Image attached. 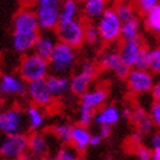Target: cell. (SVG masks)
<instances>
[{
	"label": "cell",
	"instance_id": "cell-1",
	"mask_svg": "<svg viewBox=\"0 0 160 160\" xmlns=\"http://www.w3.org/2000/svg\"><path fill=\"white\" fill-rule=\"evenodd\" d=\"M47 61H48V67L52 73L67 76L76 67L77 48L62 42H58Z\"/></svg>",
	"mask_w": 160,
	"mask_h": 160
},
{
	"label": "cell",
	"instance_id": "cell-2",
	"mask_svg": "<svg viewBox=\"0 0 160 160\" xmlns=\"http://www.w3.org/2000/svg\"><path fill=\"white\" fill-rule=\"evenodd\" d=\"M50 73V67L47 59L37 55L35 52H28L23 55L18 65V76L25 81L31 82L37 79L46 78Z\"/></svg>",
	"mask_w": 160,
	"mask_h": 160
},
{
	"label": "cell",
	"instance_id": "cell-3",
	"mask_svg": "<svg viewBox=\"0 0 160 160\" xmlns=\"http://www.w3.org/2000/svg\"><path fill=\"white\" fill-rule=\"evenodd\" d=\"M60 0H35L33 9L38 20L39 30H53L59 23Z\"/></svg>",
	"mask_w": 160,
	"mask_h": 160
},
{
	"label": "cell",
	"instance_id": "cell-4",
	"mask_svg": "<svg viewBox=\"0 0 160 160\" xmlns=\"http://www.w3.org/2000/svg\"><path fill=\"white\" fill-rule=\"evenodd\" d=\"M97 21L100 41L106 43H115L118 41L122 22L118 18L115 8H107Z\"/></svg>",
	"mask_w": 160,
	"mask_h": 160
},
{
	"label": "cell",
	"instance_id": "cell-5",
	"mask_svg": "<svg viewBox=\"0 0 160 160\" xmlns=\"http://www.w3.org/2000/svg\"><path fill=\"white\" fill-rule=\"evenodd\" d=\"M83 25L82 21L74 20L68 22H59L55 30V34L58 37V41L65 44H69L74 48H79L85 39H83Z\"/></svg>",
	"mask_w": 160,
	"mask_h": 160
},
{
	"label": "cell",
	"instance_id": "cell-6",
	"mask_svg": "<svg viewBox=\"0 0 160 160\" xmlns=\"http://www.w3.org/2000/svg\"><path fill=\"white\" fill-rule=\"evenodd\" d=\"M28 130L25 112L18 107H11L0 111V132L4 135L25 133Z\"/></svg>",
	"mask_w": 160,
	"mask_h": 160
},
{
	"label": "cell",
	"instance_id": "cell-7",
	"mask_svg": "<svg viewBox=\"0 0 160 160\" xmlns=\"http://www.w3.org/2000/svg\"><path fill=\"white\" fill-rule=\"evenodd\" d=\"M28 152V135L25 133L8 134L0 142V155L5 159H21Z\"/></svg>",
	"mask_w": 160,
	"mask_h": 160
},
{
	"label": "cell",
	"instance_id": "cell-8",
	"mask_svg": "<svg viewBox=\"0 0 160 160\" xmlns=\"http://www.w3.org/2000/svg\"><path fill=\"white\" fill-rule=\"evenodd\" d=\"M154 73H151L148 69H139V68H130L129 73L125 77L129 90L135 95H142L150 92L154 82Z\"/></svg>",
	"mask_w": 160,
	"mask_h": 160
},
{
	"label": "cell",
	"instance_id": "cell-9",
	"mask_svg": "<svg viewBox=\"0 0 160 160\" xmlns=\"http://www.w3.org/2000/svg\"><path fill=\"white\" fill-rule=\"evenodd\" d=\"M26 94L29 99L33 102V104H37L39 107L48 108L55 103V98L46 83V79H37L26 83Z\"/></svg>",
	"mask_w": 160,
	"mask_h": 160
},
{
	"label": "cell",
	"instance_id": "cell-10",
	"mask_svg": "<svg viewBox=\"0 0 160 160\" xmlns=\"http://www.w3.org/2000/svg\"><path fill=\"white\" fill-rule=\"evenodd\" d=\"M99 67L103 69H107L112 73H115V76L120 79H125V77L129 73V67H126L124 61L120 58L118 50H107L104 51L100 58H99Z\"/></svg>",
	"mask_w": 160,
	"mask_h": 160
},
{
	"label": "cell",
	"instance_id": "cell-11",
	"mask_svg": "<svg viewBox=\"0 0 160 160\" xmlns=\"http://www.w3.org/2000/svg\"><path fill=\"white\" fill-rule=\"evenodd\" d=\"M13 31H39L38 20L31 5H23V8L16 13L13 18Z\"/></svg>",
	"mask_w": 160,
	"mask_h": 160
},
{
	"label": "cell",
	"instance_id": "cell-12",
	"mask_svg": "<svg viewBox=\"0 0 160 160\" xmlns=\"http://www.w3.org/2000/svg\"><path fill=\"white\" fill-rule=\"evenodd\" d=\"M0 92L7 97H23L26 94V82L12 73L0 77Z\"/></svg>",
	"mask_w": 160,
	"mask_h": 160
},
{
	"label": "cell",
	"instance_id": "cell-13",
	"mask_svg": "<svg viewBox=\"0 0 160 160\" xmlns=\"http://www.w3.org/2000/svg\"><path fill=\"white\" fill-rule=\"evenodd\" d=\"M58 42L59 41L55 34V30H42V33L38 31L33 52H35L37 55L42 56L44 59H48Z\"/></svg>",
	"mask_w": 160,
	"mask_h": 160
},
{
	"label": "cell",
	"instance_id": "cell-14",
	"mask_svg": "<svg viewBox=\"0 0 160 160\" xmlns=\"http://www.w3.org/2000/svg\"><path fill=\"white\" fill-rule=\"evenodd\" d=\"M50 151L48 138L41 132H33V134L28 137V154L33 156V159L44 158Z\"/></svg>",
	"mask_w": 160,
	"mask_h": 160
},
{
	"label": "cell",
	"instance_id": "cell-15",
	"mask_svg": "<svg viewBox=\"0 0 160 160\" xmlns=\"http://www.w3.org/2000/svg\"><path fill=\"white\" fill-rule=\"evenodd\" d=\"M142 42L141 39H126V41H122L121 46L118 48V53L120 58L124 61V64L126 67L133 68L135 61H137V58L142 50Z\"/></svg>",
	"mask_w": 160,
	"mask_h": 160
},
{
	"label": "cell",
	"instance_id": "cell-16",
	"mask_svg": "<svg viewBox=\"0 0 160 160\" xmlns=\"http://www.w3.org/2000/svg\"><path fill=\"white\" fill-rule=\"evenodd\" d=\"M37 35L38 31H13L12 44L14 51L21 55L31 52L34 48Z\"/></svg>",
	"mask_w": 160,
	"mask_h": 160
},
{
	"label": "cell",
	"instance_id": "cell-17",
	"mask_svg": "<svg viewBox=\"0 0 160 160\" xmlns=\"http://www.w3.org/2000/svg\"><path fill=\"white\" fill-rule=\"evenodd\" d=\"M90 138H91V133H90L87 126L81 125V124L72 126L69 143L78 151L79 154L86 151L87 147H90Z\"/></svg>",
	"mask_w": 160,
	"mask_h": 160
},
{
	"label": "cell",
	"instance_id": "cell-18",
	"mask_svg": "<svg viewBox=\"0 0 160 160\" xmlns=\"http://www.w3.org/2000/svg\"><path fill=\"white\" fill-rule=\"evenodd\" d=\"M26 125L30 132H41L46 125V112L43 107L37 104L29 106L25 111Z\"/></svg>",
	"mask_w": 160,
	"mask_h": 160
},
{
	"label": "cell",
	"instance_id": "cell-19",
	"mask_svg": "<svg viewBox=\"0 0 160 160\" xmlns=\"http://www.w3.org/2000/svg\"><path fill=\"white\" fill-rule=\"evenodd\" d=\"M121 118V112L116 106H102L100 108L95 109L94 122L98 125H116Z\"/></svg>",
	"mask_w": 160,
	"mask_h": 160
},
{
	"label": "cell",
	"instance_id": "cell-20",
	"mask_svg": "<svg viewBox=\"0 0 160 160\" xmlns=\"http://www.w3.org/2000/svg\"><path fill=\"white\" fill-rule=\"evenodd\" d=\"M81 103L85 106H89L94 109H98L102 106H104L108 99V91L103 87H94V89H87L81 97Z\"/></svg>",
	"mask_w": 160,
	"mask_h": 160
},
{
	"label": "cell",
	"instance_id": "cell-21",
	"mask_svg": "<svg viewBox=\"0 0 160 160\" xmlns=\"http://www.w3.org/2000/svg\"><path fill=\"white\" fill-rule=\"evenodd\" d=\"M46 83L52 94V97L56 99H60L65 97L69 91V78L62 74H48L46 78Z\"/></svg>",
	"mask_w": 160,
	"mask_h": 160
},
{
	"label": "cell",
	"instance_id": "cell-22",
	"mask_svg": "<svg viewBox=\"0 0 160 160\" xmlns=\"http://www.w3.org/2000/svg\"><path fill=\"white\" fill-rule=\"evenodd\" d=\"M95 77L85 73V72L78 70L73 77L69 78V91L73 95H76V97L79 98L90 87L91 81Z\"/></svg>",
	"mask_w": 160,
	"mask_h": 160
},
{
	"label": "cell",
	"instance_id": "cell-23",
	"mask_svg": "<svg viewBox=\"0 0 160 160\" xmlns=\"http://www.w3.org/2000/svg\"><path fill=\"white\" fill-rule=\"evenodd\" d=\"M108 8V0H83L82 12L87 21L98 20Z\"/></svg>",
	"mask_w": 160,
	"mask_h": 160
},
{
	"label": "cell",
	"instance_id": "cell-24",
	"mask_svg": "<svg viewBox=\"0 0 160 160\" xmlns=\"http://www.w3.org/2000/svg\"><path fill=\"white\" fill-rule=\"evenodd\" d=\"M79 17V2L78 0H64L61 2L59 22L74 21Z\"/></svg>",
	"mask_w": 160,
	"mask_h": 160
},
{
	"label": "cell",
	"instance_id": "cell-25",
	"mask_svg": "<svg viewBox=\"0 0 160 160\" xmlns=\"http://www.w3.org/2000/svg\"><path fill=\"white\" fill-rule=\"evenodd\" d=\"M141 37V21L134 17L121 23V31H120V39H138Z\"/></svg>",
	"mask_w": 160,
	"mask_h": 160
},
{
	"label": "cell",
	"instance_id": "cell-26",
	"mask_svg": "<svg viewBox=\"0 0 160 160\" xmlns=\"http://www.w3.org/2000/svg\"><path fill=\"white\" fill-rule=\"evenodd\" d=\"M145 26L151 33H160V5H155L145 12Z\"/></svg>",
	"mask_w": 160,
	"mask_h": 160
},
{
	"label": "cell",
	"instance_id": "cell-27",
	"mask_svg": "<svg viewBox=\"0 0 160 160\" xmlns=\"http://www.w3.org/2000/svg\"><path fill=\"white\" fill-rule=\"evenodd\" d=\"M147 69L151 73H159L160 72V48L154 47V48L147 50Z\"/></svg>",
	"mask_w": 160,
	"mask_h": 160
},
{
	"label": "cell",
	"instance_id": "cell-28",
	"mask_svg": "<svg viewBox=\"0 0 160 160\" xmlns=\"http://www.w3.org/2000/svg\"><path fill=\"white\" fill-rule=\"evenodd\" d=\"M94 115H95V109L85 106V104H79L78 107V113H77V118H78V124L89 126L92 121H94Z\"/></svg>",
	"mask_w": 160,
	"mask_h": 160
},
{
	"label": "cell",
	"instance_id": "cell-29",
	"mask_svg": "<svg viewBox=\"0 0 160 160\" xmlns=\"http://www.w3.org/2000/svg\"><path fill=\"white\" fill-rule=\"evenodd\" d=\"M70 130H72V125L67 122H59L52 128V133L59 141L64 143H69L70 141Z\"/></svg>",
	"mask_w": 160,
	"mask_h": 160
},
{
	"label": "cell",
	"instance_id": "cell-30",
	"mask_svg": "<svg viewBox=\"0 0 160 160\" xmlns=\"http://www.w3.org/2000/svg\"><path fill=\"white\" fill-rule=\"evenodd\" d=\"M83 39H85V42H87L89 44H97L100 41L98 28H97V25L91 23V21H89L83 25Z\"/></svg>",
	"mask_w": 160,
	"mask_h": 160
},
{
	"label": "cell",
	"instance_id": "cell-31",
	"mask_svg": "<svg viewBox=\"0 0 160 160\" xmlns=\"http://www.w3.org/2000/svg\"><path fill=\"white\" fill-rule=\"evenodd\" d=\"M115 11H116V13L118 16V18L121 20V22L135 17V9L129 3H125V2L118 3L116 5V8H115Z\"/></svg>",
	"mask_w": 160,
	"mask_h": 160
},
{
	"label": "cell",
	"instance_id": "cell-32",
	"mask_svg": "<svg viewBox=\"0 0 160 160\" xmlns=\"http://www.w3.org/2000/svg\"><path fill=\"white\" fill-rule=\"evenodd\" d=\"M56 160H77L79 159V152L73 146H64L58 150L55 154Z\"/></svg>",
	"mask_w": 160,
	"mask_h": 160
},
{
	"label": "cell",
	"instance_id": "cell-33",
	"mask_svg": "<svg viewBox=\"0 0 160 160\" xmlns=\"http://www.w3.org/2000/svg\"><path fill=\"white\" fill-rule=\"evenodd\" d=\"M135 125L138 126V130L141 132V134H148V133H151V132H152V129H154V126H155V124L152 122V120H151V117L147 113L143 116Z\"/></svg>",
	"mask_w": 160,
	"mask_h": 160
},
{
	"label": "cell",
	"instance_id": "cell-34",
	"mask_svg": "<svg viewBox=\"0 0 160 160\" xmlns=\"http://www.w3.org/2000/svg\"><path fill=\"white\" fill-rule=\"evenodd\" d=\"M150 117L152 120V122L155 124V126L160 125V100H154L152 104H151V109H150Z\"/></svg>",
	"mask_w": 160,
	"mask_h": 160
},
{
	"label": "cell",
	"instance_id": "cell-35",
	"mask_svg": "<svg viewBox=\"0 0 160 160\" xmlns=\"http://www.w3.org/2000/svg\"><path fill=\"white\" fill-rule=\"evenodd\" d=\"M147 47L143 46L142 47V50L138 55V58H137V61H135L134 64V67L133 68H139V69H147Z\"/></svg>",
	"mask_w": 160,
	"mask_h": 160
},
{
	"label": "cell",
	"instance_id": "cell-36",
	"mask_svg": "<svg viewBox=\"0 0 160 160\" xmlns=\"http://www.w3.org/2000/svg\"><path fill=\"white\" fill-rule=\"evenodd\" d=\"M158 4H159V0H137V7L142 13L147 12L148 9H151V8Z\"/></svg>",
	"mask_w": 160,
	"mask_h": 160
},
{
	"label": "cell",
	"instance_id": "cell-37",
	"mask_svg": "<svg viewBox=\"0 0 160 160\" xmlns=\"http://www.w3.org/2000/svg\"><path fill=\"white\" fill-rule=\"evenodd\" d=\"M137 151H135V155L139 160H151V150L145 147V146H137Z\"/></svg>",
	"mask_w": 160,
	"mask_h": 160
},
{
	"label": "cell",
	"instance_id": "cell-38",
	"mask_svg": "<svg viewBox=\"0 0 160 160\" xmlns=\"http://www.w3.org/2000/svg\"><path fill=\"white\" fill-rule=\"evenodd\" d=\"M111 133H112V126H109V125H99V133L98 134L103 139L108 138L111 135Z\"/></svg>",
	"mask_w": 160,
	"mask_h": 160
},
{
	"label": "cell",
	"instance_id": "cell-39",
	"mask_svg": "<svg viewBox=\"0 0 160 160\" xmlns=\"http://www.w3.org/2000/svg\"><path fill=\"white\" fill-rule=\"evenodd\" d=\"M150 92H151V97H152L154 100H160V83H154Z\"/></svg>",
	"mask_w": 160,
	"mask_h": 160
},
{
	"label": "cell",
	"instance_id": "cell-40",
	"mask_svg": "<svg viewBox=\"0 0 160 160\" xmlns=\"http://www.w3.org/2000/svg\"><path fill=\"white\" fill-rule=\"evenodd\" d=\"M160 147V134L155 133L151 137V148H159Z\"/></svg>",
	"mask_w": 160,
	"mask_h": 160
},
{
	"label": "cell",
	"instance_id": "cell-41",
	"mask_svg": "<svg viewBox=\"0 0 160 160\" xmlns=\"http://www.w3.org/2000/svg\"><path fill=\"white\" fill-rule=\"evenodd\" d=\"M103 138L100 137L99 134H91V138H90V146H99L102 143Z\"/></svg>",
	"mask_w": 160,
	"mask_h": 160
},
{
	"label": "cell",
	"instance_id": "cell-42",
	"mask_svg": "<svg viewBox=\"0 0 160 160\" xmlns=\"http://www.w3.org/2000/svg\"><path fill=\"white\" fill-rule=\"evenodd\" d=\"M151 160H160V147L151 148Z\"/></svg>",
	"mask_w": 160,
	"mask_h": 160
},
{
	"label": "cell",
	"instance_id": "cell-43",
	"mask_svg": "<svg viewBox=\"0 0 160 160\" xmlns=\"http://www.w3.org/2000/svg\"><path fill=\"white\" fill-rule=\"evenodd\" d=\"M130 112H132L130 109H125L122 113H121V117L124 116V117H126V118H129V117H130Z\"/></svg>",
	"mask_w": 160,
	"mask_h": 160
},
{
	"label": "cell",
	"instance_id": "cell-44",
	"mask_svg": "<svg viewBox=\"0 0 160 160\" xmlns=\"http://www.w3.org/2000/svg\"><path fill=\"white\" fill-rule=\"evenodd\" d=\"M23 2V5H33L35 0H22Z\"/></svg>",
	"mask_w": 160,
	"mask_h": 160
},
{
	"label": "cell",
	"instance_id": "cell-45",
	"mask_svg": "<svg viewBox=\"0 0 160 160\" xmlns=\"http://www.w3.org/2000/svg\"><path fill=\"white\" fill-rule=\"evenodd\" d=\"M78 2H79V3H82V2H83V0H78Z\"/></svg>",
	"mask_w": 160,
	"mask_h": 160
},
{
	"label": "cell",
	"instance_id": "cell-46",
	"mask_svg": "<svg viewBox=\"0 0 160 160\" xmlns=\"http://www.w3.org/2000/svg\"><path fill=\"white\" fill-rule=\"evenodd\" d=\"M60 2H64V0H60Z\"/></svg>",
	"mask_w": 160,
	"mask_h": 160
}]
</instances>
